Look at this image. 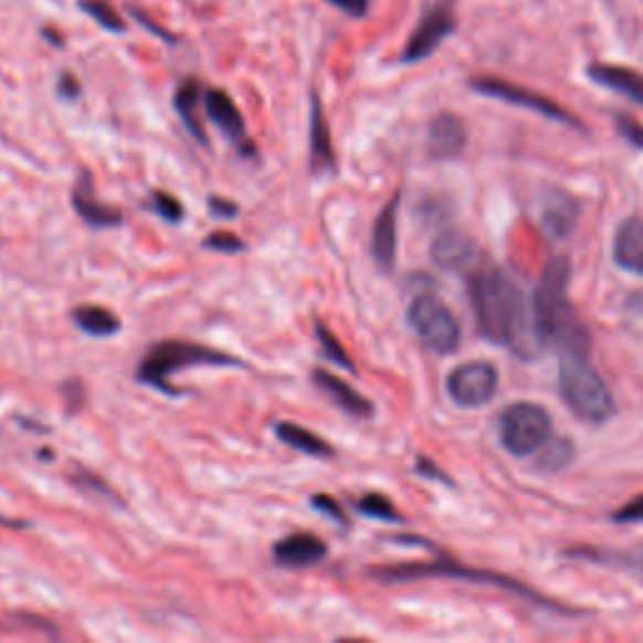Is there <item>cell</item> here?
<instances>
[{"mask_svg": "<svg viewBox=\"0 0 643 643\" xmlns=\"http://www.w3.org/2000/svg\"><path fill=\"white\" fill-rule=\"evenodd\" d=\"M315 337L319 342L322 355H325L329 362H335L339 367H345V370L355 372V362L350 360V355H347L345 347L339 345V339H337V335L333 333V329L325 327V322H315Z\"/></svg>", "mask_w": 643, "mask_h": 643, "instance_id": "cell-25", "label": "cell"}, {"mask_svg": "<svg viewBox=\"0 0 643 643\" xmlns=\"http://www.w3.org/2000/svg\"><path fill=\"white\" fill-rule=\"evenodd\" d=\"M418 473L422 477H430V481H440V483H445V485H453V481L440 471V467L433 463V461H428V457H418Z\"/></svg>", "mask_w": 643, "mask_h": 643, "instance_id": "cell-38", "label": "cell"}, {"mask_svg": "<svg viewBox=\"0 0 643 643\" xmlns=\"http://www.w3.org/2000/svg\"><path fill=\"white\" fill-rule=\"evenodd\" d=\"M465 274L477 333L491 345L510 347L520 357H536L544 342L538 337L533 302L526 305V294L491 262L481 260Z\"/></svg>", "mask_w": 643, "mask_h": 643, "instance_id": "cell-1", "label": "cell"}, {"mask_svg": "<svg viewBox=\"0 0 643 643\" xmlns=\"http://www.w3.org/2000/svg\"><path fill=\"white\" fill-rule=\"evenodd\" d=\"M615 128L631 146L643 149V126L639 122H633L631 116H615Z\"/></svg>", "mask_w": 643, "mask_h": 643, "instance_id": "cell-34", "label": "cell"}, {"mask_svg": "<svg viewBox=\"0 0 643 643\" xmlns=\"http://www.w3.org/2000/svg\"><path fill=\"white\" fill-rule=\"evenodd\" d=\"M71 204L76 209V214L84 219L88 226L94 229H106V226H122L124 214L114 207L101 204L96 197V183L94 177L88 171H81V177L73 187Z\"/></svg>", "mask_w": 643, "mask_h": 643, "instance_id": "cell-14", "label": "cell"}, {"mask_svg": "<svg viewBox=\"0 0 643 643\" xmlns=\"http://www.w3.org/2000/svg\"><path fill=\"white\" fill-rule=\"evenodd\" d=\"M355 508L367 518H375V520H382V523H402V516L398 513V508L392 505V500L384 498V495H380V493L362 495V498L357 500Z\"/></svg>", "mask_w": 643, "mask_h": 643, "instance_id": "cell-27", "label": "cell"}, {"mask_svg": "<svg viewBox=\"0 0 643 643\" xmlns=\"http://www.w3.org/2000/svg\"><path fill=\"white\" fill-rule=\"evenodd\" d=\"M81 11L94 18L101 29H106L112 33L126 31V21L118 15V11L112 3H106V0H81Z\"/></svg>", "mask_w": 643, "mask_h": 643, "instance_id": "cell-26", "label": "cell"}, {"mask_svg": "<svg viewBox=\"0 0 643 643\" xmlns=\"http://www.w3.org/2000/svg\"><path fill=\"white\" fill-rule=\"evenodd\" d=\"M408 325L422 345L435 355H450L461 347V319L435 294H418L408 307Z\"/></svg>", "mask_w": 643, "mask_h": 643, "instance_id": "cell-6", "label": "cell"}, {"mask_svg": "<svg viewBox=\"0 0 643 643\" xmlns=\"http://www.w3.org/2000/svg\"><path fill=\"white\" fill-rule=\"evenodd\" d=\"M613 523H643V495H636V498L629 500L623 508L613 513Z\"/></svg>", "mask_w": 643, "mask_h": 643, "instance_id": "cell-35", "label": "cell"}, {"mask_svg": "<svg viewBox=\"0 0 643 643\" xmlns=\"http://www.w3.org/2000/svg\"><path fill=\"white\" fill-rule=\"evenodd\" d=\"M544 453V457H540V463H544V467H563L571 463V457H573V445H571V440H556V443H546V447L540 450Z\"/></svg>", "mask_w": 643, "mask_h": 643, "instance_id": "cell-30", "label": "cell"}, {"mask_svg": "<svg viewBox=\"0 0 643 643\" xmlns=\"http://www.w3.org/2000/svg\"><path fill=\"white\" fill-rule=\"evenodd\" d=\"M498 367L488 360H473L465 365H457L453 372L447 375V394L455 405L465 410H477L498 394Z\"/></svg>", "mask_w": 643, "mask_h": 643, "instance_id": "cell-8", "label": "cell"}, {"mask_svg": "<svg viewBox=\"0 0 643 643\" xmlns=\"http://www.w3.org/2000/svg\"><path fill=\"white\" fill-rule=\"evenodd\" d=\"M500 443L516 457H530L540 453L554 433L546 408L536 402H513L500 412L498 420Z\"/></svg>", "mask_w": 643, "mask_h": 643, "instance_id": "cell-7", "label": "cell"}, {"mask_svg": "<svg viewBox=\"0 0 643 643\" xmlns=\"http://www.w3.org/2000/svg\"><path fill=\"white\" fill-rule=\"evenodd\" d=\"M327 544L315 533L299 530L292 536H284L272 548V556L282 568H309L317 566L327 558Z\"/></svg>", "mask_w": 643, "mask_h": 643, "instance_id": "cell-12", "label": "cell"}, {"mask_svg": "<svg viewBox=\"0 0 643 643\" xmlns=\"http://www.w3.org/2000/svg\"><path fill=\"white\" fill-rule=\"evenodd\" d=\"M204 108H207V116L211 118V124H214L217 128H222V134L226 136V139H232L234 144H246L244 116L226 91L207 88Z\"/></svg>", "mask_w": 643, "mask_h": 643, "instance_id": "cell-19", "label": "cell"}, {"mask_svg": "<svg viewBox=\"0 0 643 643\" xmlns=\"http://www.w3.org/2000/svg\"><path fill=\"white\" fill-rule=\"evenodd\" d=\"M312 380H315L317 388L327 394L329 400L335 402L337 408H342L347 415L352 418H360V420H370L375 415V405L370 400L365 398L362 392H357L352 384H347L345 380H339L337 375L322 370L317 367L315 372H312Z\"/></svg>", "mask_w": 643, "mask_h": 643, "instance_id": "cell-16", "label": "cell"}, {"mask_svg": "<svg viewBox=\"0 0 643 643\" xmlns=\"http://www.w3.org/2000/svg\"><path fill=\"white\" fill-rule=\"evenodd\" d=\"M309 503H312V508L319 510V513H325L327 518H333V520H335V523H339V526H342V528L350 526V520H347V513H345V508H342V505H339V503L333 498V495H327V493H317V495H312Z\"/></svg>", "mask_w": 643, "mask_h": 643, "instance_id": "cell-32", "label": "cell"}, {"mask_svg": "<svg viewBox=\"0 0 643 643\" xmlns=\"http://www.w3.org/2000/svg\"><path fill=\"white\" fill-rule=\"evenodd\" d=\"M327 3L337 6L339 11L352 15V18L367 15V8H370V0H327Z\"/></svg>", "mask_w": 643, "mask_h": 643, "instance_id": "cell-36", "label": "cell"}, {"mask_svg": "<svg viewBox=\"0 0 643 643\" xmlns=\"http://www.w3.org/2000/svg\"><path fill=\"white\" fill-rule=\"evenodd\" d=\"M274 435H277L280 443L299 450V453L312 455V457L335 455V447L329 445L325 438H319L317 433H312V430L297 425V422H289V420L277 422V425H274Z\"/></svg>", "mask_w": 643, "mask_h": 643, "instance_id": "cell-23", "label": "cell"}, {"mask_svg": "<svg viewBox=\"0 0 643 643\" xmlns=\"http://www.w3.org/2000/svg\"><path fill=\"white\" fill-rule=\"evenodd\" d=\"M568 282H571V262L556 256L540 274L536 294H533V315H536L538 337L544 345H556L558 350L591 347L581 319L568 305Z\"/></svg>", "mask_w": 643, "mask_h": 643, "instance_id": "cell-2", "label": "cell"}, {"mask_svg": "<svg viewBox=\"0 0 643 643\" xmlns=\"http://www.w3.org/2000/svg\"><path fill=\"white\" fill-rule=\"evenodd\" d=\"M43 35H45V39H49V41L56 43V45H63V39H61V35H59V33H53L51 29H43Z\"/></svg>", "mask_w": 643, "mask_h": 643, "instance_id": "cell-41", "label": "cell"}, {"mask_svg": "<svg viewBox=\"0 0 643 643\" xmlns=\"http://www.w3.org/2000/svg\"><path fill=\"white\" fill-rule=\"evenodd\" d=\"M467 146V128L461 116L438 114L428 126V156L435 161L457 159Z\"/></svg>", "mask_w": 643, "mask_h": 643, "instance_id": "cell-11", "label": "cell"}, {"mask_svg": "<svg viewBox=\"0 0 643 643\" xmlns=\"http://www.w3.org/2000/svg\"><path fill=\"white\" fill-rule=\"evenodd\" d=\"M430 256H433V262L440 266V270H447V272H467L481 262L475 244L461 232L440 234L433 242V246H430Z\"/></svg>", "mask_w": 643, "mask_h": 643, "instance_id": "cell-18", "label": "cell"}, {"mask_svg": "<svg viewBox=\"0 0 643 643\" xmlns=\"http://www.w3.org/2000/svg\"><path fill=\"white\" fill-rule=\"evenodd\" d=\"M71 483L78 485V488L91 491V493H98V495H104V498H112V500L118 503V495L112 488H108V485L104 481H101L98 475L86 471L84 465H76V473L71 475Z\"/></svg>", "mask_w": 643, "mask_h": 643, "instance_id": "cell-31", "label": "cell"}, {"mask_svg": "<svg viewBox=\"0 0 643 643\" xmlns=\"http://www.w3.org/2000/svg\"><path fill=\"white\" fill-rule=\"evenodd\" d=\"M309 169L312 173L335 171L333 134H329L325 112L317 94H312V124H309Z\"/></svg>", "mask_w": 643, "mask_h": 643, "instance_id": "cell-20", "label": "cell"}, {"mask_svg": "<svg viewBox=\"0 0 643 643\" xmlns=\"http://www.w3.org/2000/svg\"><path fill=\"white\" fill-rule=\"evenodd\" d=\"M453 29H455L453 3H450V0H440V3H435L425 15H422L418 29L412 31L410 41L405 43V51H402V61L418 63L422 59H428L430 53L453 33Z\"/></svg>", "mask_w": 643, "mask_h": 643, "instance_id": "cell-10", "label": "cell"}, {"mask_svg": "<svg viewBox=\"0 0 643 643\" xmlns=\"http://www.w3.org/2000/svg\"><path fill=\"white\" fill-rule=\"evenodd\" d=\"M558 390L578 418L603 425L613 418L615 400L605 380L591 362V350H563L558 365Z\"/></svg>", "mask_w": 643, "mask_h": 643, "instance_id": "cell-4", "label": "cell"}, {"mask_svg": "<svg viewBox=\"0 0 643 643\" xmlns=\"http://www.w3.org/2000/svg\"><path fill=\"white\" fill-rule=\"evenodd\" d=\"M471 86L477 91V94H483V96L498 98V101H505V104H513V106L530 108V112H536V114L546 116V118H554V122L568 124L573 128H583L581 124H578V118L573 114H568L563 106H558L554 98L540 96V94H536V91H530V88H520L516 84H510V81L475 78V81H471Z\"/></svg>", "mask_w": 643, "mask_h": 643, "instance_id": "cell-9", "label": "cell"}, {"mask_svg": "<svg viewBox=\"0 0 643 643\" xmlns=\"http://www.w3.org/2000/svg\"><path fill=\"white\" fill-rule=\"evenodd\" d=\"M372 578H378L380 583H410V581H420V578H457V581H471V583H481V586H495L503 588V591L518 593L523 599L533 601L540 609L556 611V613H571V615H581L578 609H568V605L558 603L548 595L538 593L536 588L526 586L518 578L505 576L498 571H485V568H467L457 560L450 558H438L430 560V563H400V566H382V568H372L370 571Z\"/></svg>", "mask_w": 643, "mask_h": 643, "instance_id": "cell-3", "label": "cell"}, {"mask_svg": "<svg viewBox=\"0 0 643 643\" xmlns=\"http://www.w3.org/2000/svg\"><path fill=\"white\" fill-rule=\"evenodd\" d=\"M134 15H136V21H139L141 25H146V29H149L151 33H156V35H159V39H164V41H167V43H173V41H177V35L164 31V29H161V25H156L154 21H149V18H146V15L141 13V11H134Z\"/></svg>", "mask_w": 643, "mask_h": 643, "instance_id": "cell-40", "label": "cell"}, {"mask_svg": "<svg viewBox=\"0 0 643 643\" xmlns=\"http://www.w3.org/2000/svg\"><path fill=\"white\" fill-rule=\"evenodd\" d=\"M59 94L66 98V101H76L81 96V84H78V78L73 76V73H61V78H59Z\"/></svg>", "mask_w": 643, "mask_h": 643, "instance_id": "cell-37", "label": "cell"}, {"mask_svg": "<svg viewBox=\"0 0 643 643\" xmlns=\"http://www.w3.org/2000/svg\"><path fill=\"white\" fill-rule=\"evenodd\" d=\"M568 556L573 558H593V560H601V566H613L619 563L623 568H629V571H636L643 576V558H633L626 554H609V550H591V548H573L568 550Z\"/></svg>", "mask_w": 643, "mask_h": 643, "instance_id": "cell-28", "label": "cell"}, {"mask_svg": "<svg viewBox=\"0 0 643 643\" xmlns=\"http://www.w3.org/2000/svg\"><path fill=\"white\" fill-rule=\"evenodd\" d=\"M398 209L400 191L388 201L372 226V256L382 272H392L398 260Z\"/></svg>", "mask_w": 643, "mask_h": 643, "instance_id": "cell-15", "label": "cell"}, {"mask_svg": "<svg viewBox=\"0 0 643 643\" xmlns=\"http://www.w3.org/2000/svg\"><path fill=\"white\" fill-rule=\"evenodd\" d=\"M151 209L159 214L164 222L169 224H179L183 219V207L177 197L167 194V191H151V199H149Z\"/></svg>", "mask_w": 643, "mask_h": 643, "instance_id": "cell-29", "label": "cell"}, {"mask_svg": "<svg viewBox=\"0 0 643 643\" xmlns=\"http://www.w3.org/2000/svg\"><path fill=\"white\" fill-rule=\"evenodd\" d=\"M578 217H581V201L558 187L546 189L544 207H540V222H544L548 236L566 239L576 229Z\"/></svg>", "mask_w": 643, "mask_h": 643, "instance_id": "cell-13", "label": "cell"}, {"mask_svg": "<svg viewBox=\"0 0 643 643\" xmlns=\"http://www.w3.org/2000/svg\"><path fill=\"white\" fill-rule=\"evenodd\" d=\"M71 317L81 333L91 337H114L122 329V319L112 309L98 305H81L71 312Z\"/></svg>", "mask_w": 643, "mask_h": 643, "instance_id": "cell-24", "label": "cell"}, {"mask_svg": "<svg viewBox=\"0 0 643 643\" xmlns=\"http://www.w3.org/2000/svg\"><path fill=\"white\" fill-rule=\"evenodd\" d=\"M242 367V360L234 355H226L214 347H204L199 342H187V339H161L151 345L141 357L136 378L141 384L161 390L164 394H177L169 384L173 372L187 370V367Z\"/></svg>", "mask_w": 643, "mask_h": 643, "instance_id": "cell-5", "label": "cell"}, {"mask_svg": "<svg viewBox=\"0 0 643 643\" xmlns=\"http://www.w3.org/2000/svg\"><path fill=\"white\" fill-rule=\"evenodd\" d=\"M204 246L207 250H214V252H224V254H236V252H244V242L232 232H214L204 239Z\"/></svg>", "mask_w": 643, "mask_h": 643, "instance_id": "cell-33", "label": "cell"}, {"mask_svg": "<svg viewBox=\"0 0 643 643\" xmlns=\"http://www.w3.org/2000/svg\"><path fill=\"white\" fill-rule=\"evenodd\" d=\"M613 262L619 270L643 274V217L623 219L613 236Z\"/></svg>", "mask_w": 643, "mask_h": 643, "instance_id": "cell-17", "label": "cell"}, {"mask_svg": "<svg viewBox=\"0 0 643 643\" xmlns=\"http://www.w3.org/2000/svg\"><path fill=\"white\" fill-rule=\"evenodd\" d=\"M588 76H591L599 86L611 88L615 94L633 101V104L643 106V76L633 68L611 66V63H593V66L588 68Z\"/></svg>", "mask_w": 643, "mask_h": 643, "instance_id": "cell-21", "label": "cell"}, {"mask_svg": "<svg viewBox=\"0 0 643 643\" xmlns=\"http://www.w3.org/2000/svg\"><path fill=\"white\" fill-rule=\"evenodd\" d=\"M199 104H204V91H201L199 81L187 78L177 88V94H173V106H177V114L181 116L183 126L189 128V134L194 136L199 144H207V131L199 118Z\"/></svg>", "mask_w": 643, "mask_h": 643, "instance_id": "cell-22", "label": "cell"}, {"mask_svg": "<svg viewBox=\"0 0 643 643\" xmlns=\"http://www.w3.org/2000/svg\"><path fill=\"white\" fill-rule=\"evenodd\" d=\"M209 211L214 217H236L239 214V207L234 204V201H229V199H222V197H209Z\"/></svg>", "mask_w": 643, "mask_h": 643, "instance_id": "cell-39", "label": "cell"}]
</instances>
